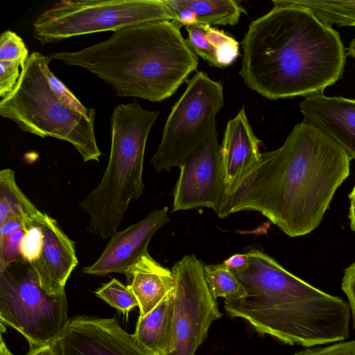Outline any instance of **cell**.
Here are the masks:
<instances>
[{
    "label": "cell",
    "instance_id": "17",
    "mask_svg": "<svg viewBox=\"0 0 355 355\" xmlns=\"http://www.w3.org/2000/svg\"><path fill=\"white\" fill-rule=\"evenodd\" d=\"M124 275L130 283L128 287L138 301L139 317L153 310L175 286L172 270L157 262L148 252Z\"/></svg>",
    "mask_w": 355,
    "mask_h": 355
},
{
    "label": "cell",
    "instance_id": "30",
    "mask_svg": "<svg viewBox=\"0 0 355 355\" xmlns=\"http://www.w3.org/2000/svg\"><path fill=\"white\" fill-rule=\"evenodd\" d=\"M293 355H355V340L340 341L324 347H306Z\"/></svg>",
    "mask_w": 355,
    "mask_h": 355
},
{
    "label": "cell",
    "instance_id": "35",
    "mask_svg": "<svg viewBox=\"0 0 355 355\" xmlns=\"http://www.w3.org/2000/svg\"><path fill=\"white\" fill-rule=\"evenodd\" d=\"M31 355H58V354L53 343Z\"/></svg>",
    "mask_w": 355,
    "mask_h": 355
},
{
    "label": "cell",
    "instance_id": "1",
    "mask_svg": "<svg viewBox=\"0 0 355 355\" xmlns=\"http://www.w3.org/2000/svg\"><path fill=\"white\" fill-rule=\"evenodd\" d=\"M350 161L334 141L303 121L223 193L217 215L256 211L291 237L309 234L349 176Z\"/></svg>",
    "mask_w": 355,
    "mask_h": 355
},
{
    "label": "cell",
    "instance_id": "23",
    "mask_svg": "<svg viewBox=\"0 0 355 355\" xmlns=\"http://www.w3.org/2000/svg\"><path fill=\"white\" fill-rule=\"evenodd\" d=\"M205 277L215 299H234L243 295L244 288L235 275L223 263L205 265Z\"/></svg>",
    "mask_w": 355,
    "mask_h": 355
},
{
    "label": "cell",
    "instance_id": "9",
    "mask_svg": "<svg viewBox=\"0 0 355 355\" xmlns=\"http://www.w3.org/2000/svg\"><path fill=\"white\" fill-rule=\"evenodd\" d=\"M225 105L220 82L197 71L166 119L161 142L150 162L157 172L180 167L207 137Z\"/></svg>",
    "mask_w": 355,
    "mask_h": 355
},
{
    "label": "cell",
    "instance_id": "26",
    "mask_svg": "<svg viewBox=\"0 0 355 355\" xmlns=\"http://www.w3.org/2000/svg\"><path fill=\"white\" fill-rule=\"evenodd\" d=\"M27 229H17L0 240V271L17 262H26L21 255V244Z\"/></svg>",
    "mask_w": 355,
    "mask_h": 355
},
{
    "label": "cell",
    "instance_id": "7",
    "mask_svg": "<svg viewBox=\"0 0 355 355\" xmlns=\"http://www.w3.org/2000/svg\"><path fill=\"white\" fill-rule=\"evenodd\" d=\"M162 20L178 21L176 12L165 0L63 1L36 19L33 37L44 45Z\"/></svg>",
    "mask_w": 355,
    "mask_h": 355
},
{
    "label": "cell",
    "instance_id": "14",
    "mask_svg": "<svg viewBox=\"0 0 355 355\" xmlns=\"http://www.w3.org/2000/svg\"><path fill=\"white\" fill-rule=\"evenodd\" d=\"M300 107L304 122L334 141L350 159H355L354 99L322 94L306 97Z\"/></svg>",
    "mask_w": 355,
    "mask_h": 355
},
{
    "label": "cell",
    "instance_id": "37",
    "mask_svg": "<svg viewBox=\"0 0 355 355\" xmlns=\"http://www.w3.org/2000/svg\"><path fill=\"white\" fill-rule=\"evenodd\" d=\"M347 51L348 54L355 58V38L349 43Z\"/></svg>",
    "mask_w": 355,
    "mask_h": 355
},
{
    "label": "cell",
    "instance_id": "32",
    "mask_svg": "<svg viewBox=\"0 0 355 355\" xmlns=\"http://www.w3.org/2000/svg\"><path fill=\"white\" fill-rule=\"evenodd\" d=\"M25 227L29 228L26 223L20 218L12 217L6 219L3 223L0 224V240L8 235L12 232Z\"/></svg>",
    "mask_w": 355,
    "mask_h": 355
},
{
    "label": "cell",
    "instance_id": "31",
    "mask_svg": "<svg viewBox=\"0 0 355 355\" xmlns=\"http://www.w3.org/2000/svg\"><path fill=\"white\" fill-rule=\"evenodd\" d=\"M341 286L349 301L355 331V262L345 268Z\"/></svg>",
    "mask_w": 355,
    "mask_h": 355
},
{
    "label": "cell",
    "instance_id": "25",
    "mask_svg": "<svg viewBox=\"0 0 355 355\" xmlns=\"http://www.w3.org/2000/svg\"><path fill=\"white\" fill-rule=\"evenodd\" d=\"M49 55L44 63V71L49 81V85L56 97L63 104L81 113L86 117L94 119L96 110L94 107H85L73 94L51 72L49 66L51 62Z\"/></svg>",
    "mask_w": 355,
    "mask_h": 355
},
{
    "label": "cell",
    "instance_id": "29",
    "mask_svg": "<svg viewBox=\"0 0 355 355\" xmlns=\"http://www.w3.org/2000/svg\"><path fill=\"white\" fill-rule=\"evenodd\" d=\"M23 63L17 60L0 61V96L1 98L11 92L21 75L19 67H24Z\"/></svg>",
    "mask_w": 355,
    "mask_h": 355
},
{
    "label": "cell",
    "instance_id": "22",
    "mask_svg": "<svg viewBox=\"0 0 355 355\" xmlns=\"http://www.w3.org/2000/svg\"><path fill=\"white\" fill-rule=\"evenodd\" d=\"M287 4L304 8L322 24L331 27L355 26V1L283 0Z\"/></svg>",
    "mask_w": 355,
    "mask_h": 355
},
{
    "label": "cell",
    "instance_id": "36",
    "mask_svg": "<svg viewBox=\"0 0 355 355\" xmlns=\"http://www.w3.org/2000/svg\"><path fill=\"white\" fill-rule=\"evenodd\" d=\"M0 355H13L11 352L7 347L3 336L2 334H1V342H0Z\"/></svg>",
    "mask_w": 355,
    "mask_h": 355
},
{
    "label": "cell",
    "instance_id": "27",
    "mask_svg": "<svg viewBox=\"0 0 355 355\" xmlns=\"http://www.w3.org/2000/svg\"><path fill=\"white\" fill-rule=\"evenodd\" d=\"M29 55L23 40L15 33L6 31L0 38V61L17 60L26 63Z\"/></svg>",
    "mask_w": 355,
    "mask_h": 355
},
{
    "label": "cell",
    "instance_id": "12",
    "mask_svg": "<svg viewBox=\"0 0 355 355\" xmlns=\"http://www.w3.org/2000/svg\"><path fill=\"white\" fill-rule=\"evenodd\" d=\"M54 345L58 355H148L114 318H70Z\"/></svg>",
    "mask_w": 355,
    "mask_h": 355
},
{
    "label": "cell",
    "instance_id": "16",
    "mask_svg": "<svg viewBox=\"0 0 355 355\" xmlns=\"http://www.w3.org/2000/svg\"><path fill=\"white\" fill-rule=\"evenodd\" d=\"M261 144L243 107L228 121L220 146L223 193L232 189L257 162L261 153Z\"/></svg>",
    "mask_w": 355,
    "mask_h": 355
},
{
    "label": "cell",
    "instance_id": "11",
    "mask_svg": "<svg viewBox=\"0 0 355 355\" xmlns=\"http://www.w3.org/2000/svg\"><path fill=\"white\" fill-rule=\"evenodd\" d=\"M220 146L214 123L180 167L172 212L207 207L218 213L223 194Z\"/></svg>",
    "mask_w": 355,
    "mask_h": 355
},
{
    "label": "cell",
    "instance_id": "20",
    "mask_svg": "<svg viewBox=\"0 0 355 355\" xmlns=\"http://www.w3.org/2000/svg\"><path fill=\"white\" fill-rule=\"evenodd\" d=\"M47 214L39 210L19 188L15 171H0V224L12 217L21 218L28 227L42 225Z\"/></svg>",
    "mask_w": 355,
    "mask_h": 355
},
{
    "label": "cell",
    "instance_id": "24",
    "mask_svg": "<svg viewBox=\"0 0 355 355\" xmlns=\"http://www.w3.org/2000/svg\"><path fill=\"white\" fill-rule=\"evenodd\" d=\"M95 294L125 315L131 309L139 306L138 301L131 290L115 278L103 284Z\"/></svg>",
    "mask_w": 355,
    "mask_h": 355
},
{
    "label": "cell",
    "instance_id": "6",
    "mask_svg": "<svg viewBox=\"0 0 355 355\" xmlns=\"http://www.w3.org/2000/svg\"><path fill=\"white\" fill-rule=\"evenodd\" d=\"M47 58L37 51L29 55L13 90L0 101V115L24 132L70 143L84 162H98L102 153L95 137L94 119L58 100L44 71Z\"/></svg>",
    "mask_w": 355,
    "mask_h": 355
},
{
    "label": "cell",
    "instance_id": "15",
    "mask_svg": "<svg viewBox=\"0 0 355 355\" xmlns=\"http://www.w3.org/2000/svg\"><path fill=\"white\" fill-rule=\"evenodd\" d=\"M42 230V249L38 259L31 265L44 291L56 295L64 291L66 282L78 263L75 245L58 222L48 214Z\"/></svg>",
    "mask_w": 355,
    "mask_h": 355
},
{
    "label": "cell",
    "instance_id": "33",
    "mask_svg": "<svg viewBox=\"0 0 355 355\" xmlns=\"http://www.w3.org/2000/svg\"><path fill=\"white\" fill-rule=\"evenodd\" d=\"M248 255L246 252L236 254L224 261L223 264L234 273L243 269L248 265Z\"/></svg>",
    "mask_w": 355,
    "mask_h": 355
},
{
    "label": "cell",
    "instance_id": "10",
    "mask_svg": "<svg viewBox=\"0 0 355 355\" xmlns=\"http://www.w3.org/2000/svg\"><path fill=\"white\" fill-rule=\"evenodd\" d=\"M205 264L194 254L172 267L174 277L173 351L169 355H194L211 324L221 318L216 299L205 277Z\"/></svg>",
    "mask_w": 355,
    "mask_h": 355
},
{
    "label": "cell",
    "instance_id": "34",
    "mask_svg": "<svg viewBox=\"0 0 355 355\" xmlns=\"http://www.w3.org/2000/svg\"><path fill=\"white\" fill-rule=\"evenodd\" d=\"M349 198L350 200V206L348 217L350 222V227L355 232V196Z\"/></svg>",
    "mask_w": 355,
    "mask_h": 355
},
{
    "label": "cell",
    "instance_id": "38",
    "mask_svg": "<svg viewBox=\"0 0 355 355\" xmlns=\"http://www.w3.org/2000/svg\"><path fill=\"white\" fill-rule=\"evenodd\" d=\"M355 196V185L354 187H353L350 194L349 195V198L352 197V196Z\"/></svg>",
    "mask_w": 355,
    "mask_h": 355
},
{
    "label": "cell",
    "instance_id": "19",
    "mask_svg": "<svg viewBox=\"0 0 355 355\" xmlns=\"http://www.w3.org/2000/svg\"><path fill=\"white\" fill-rule=\"evenodd\" d=\"M189 48L218 68H226L239 55V44L232 36L209 25L195 24L186 26Z\"/></svg>",
    "mask_w": 355,
    "mask_h": 355
},
{
    "label": "cell",
    "instance_id": "2",
    "mask_svg": "<svg viewBox=\"0 0 355 355\" xmlns=\"http://www.w3.org/2000/svg\"><path fill=\"white\" fill-rule=\"evenodd\" d=\"M272 3L250 23L241 42L244 84L269 100L323 94L344 71L339 33L304 8Z\"/></svg>",
    "mask_w": 355,
    "mask_h": 355
},
{
    "label": "cell",
    "instance_id": "3",
    "mask_svg": "<svg viewBox=\"0 0 355 355\" xmlns=\"http://www.w3.org/2000/svg\"><path fill=\"white\" fill-rule=\"evenodd\" d=\"M246 253L248 265L234 272L245 291L225 299L227 315L289 345L311 347L348 338L351 311L342 298L297 277L259 249Z\"/></svg>",
    "mask_w": 355,
    "mask_h": 355
},
{
    "label": "cell",
    "instance_id": "21",
    "mask_svg": "<svg viewBox=\"0 0 355 355\" xmlns=\"http://www.w3.org/2000/svg\"><path fill=\"white\" fill-rule=\"evenodd\" d=\"M170 5L191 10L196 24L236 25L242 12L246 13L238 1L234 0H166Z\"/></svg>",
    "mask_w": 355,
    "mask_h": 355
},
{
    "label": "cell",
    "instance_id": "4",
    "mask_svg": "<svg viewBox=\"0 0 355 355\" xmlns=\"http://www.w3.org/2000/svg\"><path fill=\"white\" fill-rule=\"evenodd\" d=\"M175 21H155L114 32L105 41L76 52L49 55L86 69L112 86L117 96L161 102L198 67V55Z\"/></svg>",
    "mask_w": 355,
    "mask_h": 355
},
{
    "label": "cell",
    "instance_id": "18",
    "mask_svg": "<svg viewBox=\"0 0 355 355\" xmlns=\"http://www.w3.org/2000/svg\"><path fill=\"white\" fill-rule=\"evenodd\" d=\"M174 288L148 313L139 317L133 338L148 355H169L173 351Z\"/></svg>",
    "mask_w": 355,
    "mask_h": 355
},
{
    "label": "cell",
    "instance_id": "28",
    "mask_svg": "<svg viewBox=\"0 0 355 355\" xmlns=\"http://www.w3.org/2000/svg\"><path fill=\"white\" fill-rule=\"evenodd\" d=\"M43 232L42 225L30 227L21 244V252L24 261L33 263L36 261L42 249Z\"/></svg>",
    "mask_w": 355,
    "mask_h": 355
},
{
    "label": "cell",
    "instance_id": "13",
    "mask_svg": "<svg viewBox=\"0 0 355 355\" xmlns=\"http://www.w3.org/2000/svg\"><path fill=\"white\" fill-rule=\"evenodd\" d=\"M170 220L168 208L155 209L141 221L123 231L116 232L107 243L100 257L84 267L85 274L105 276L112 272L125 274L143 254L155 233Z\"/></svg>",
    "mask_w": 355,
    "mask_h": 355
},
{
    "label": "cell",
    "instance_id": "5",
    "mask_svg": "<svg viewBox=\"0 0 355 355\" xmlns=\"http://www.w3.org/2000/svg\"><path fill=\"white\" fill-rule=\"evenodd\" d=\"M159 114L143 109L135 101L114 108L108 164L99 184L79 205L90 217L89 233L103 239L112 237L130 201L143 193L146 144Z\"/></svg>",
    "mask_w": 355,
    "mask_h": 355
},
{
    "label": "cell",
    "instance_id": "8",
    "mask_svg": "<svg viewBox=\"0 0 355 355\" xmlns=\"http://www.w3.org/2000/svg\"><path fill=\"white\" fill-rule=\"evenodd\" d=\"M65 292L48 294L27 262L13 263L0 271V322L27 340L33 354L53 344L68 321Z\"/></svg>",
    "mask_w": 355,
    "mask_h": 355
}]
</instances>
